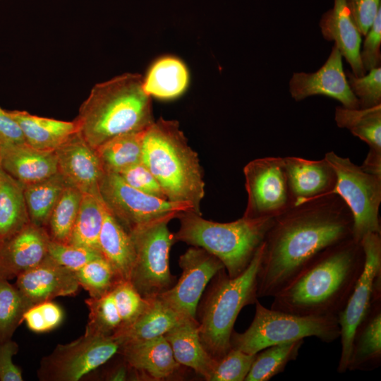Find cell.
<instances>
[{
  "label": "cell",
  "instance_id": "obj_1",
  "mask_svg": "<svg viewBox=\"0 0 381 381\" xmlns=\"http://www.w3.org/2000/svg\"><path fill=\"white\" fill-rule=\"evenodd\" d=\"M352 214L331 193L294 205L274 218L263 242L258 298L273 297L319 253L353 237Z\"/></svg>",
  "mask_w": 381,
  "mask_h": 381
},
{
  "label": "cell",
  "instance_id": "obj_2",
  "mask_svg": "<svg viewBox=\"0 0 381 381\" xmlns=\"http://www.w3.org/2000/svg\"><path fill=\"white\" fill-rule=\"evenodd\" d=\"M365 260L361 243L353 237L327 248L273 296L270 308L337 318L363 272Z\"/></svg>",
  "mask_w": 381,
  "mask_h": 381
},
{
  "label": "cell",
  "instance_id": "obj_3",
  "mask_svg": "<svg viewBox=\"0 0 381 381\" xmlns=\"http://www.w3.org/2000/svg\"><path fill=\"white\" fill-rule=\"evenodd\" d=\"M143 83L140 75L126 73L92 87L75 121L93 149L119 135L144 131L155 121Z\"/></svg>",
  "mask_w": 381,
  "mask_h": 381
},
{
  "label": "cell",
  "instance_id": "obj_4",
  "mask_svg": "<svg viewBox=\"0 0 381 381\" xmlns=\"http://www.w3.org/2000/svg\"><path fill=\"white\" fill-rule=\"evenodd\" d=\"M142 162L169 201L190 204L202 215V169L198 153L189 146L178 121L160 118L146 129Z\"/></svg>",
  "mask_w": 381,
  "mask_h": 381
},
{
  "label": "cell",
  "instance_id": "obj_5",
  "mask_svg": "<svg viewBox=\"0 0 381 381\" xmlns=\"http://www.w3.org/2000/svg\"><path fill=\"white\" fill-rule=\"evenodd\" d=\"M178 219L180 227L174 234L176 241L200 247L217 258L229 277L234 278L246 270L264 242L274 219L245 217L221 223L205 219L190 211Z\"/></svg>",
  "mask_w": 381,
  "mask_h": 381
},
{
  "label": "cell",
  "instance_id": "obj_6",
  "mask_svg": "<svg viewBox=\"0 0 381 381\" xmlns=\"http://www.w3.org/2000/svg\"><path fill=\"white\" fill-rule=\"evenodd\" d=\"M262 253L263 243L241 274L231 278L223 269L214 277L198 323L202 345L216 361L231 348V335L241 309L258 298V274Z\"/></svg>",
  "mask_w": 381,
  "mask_h": 381
},
{
  "label": "cell",
  "instance_id": "obj_7",
  "mask_svg": "<svg viewBox=\"0 0 381 381\" xmlns=\"http://www.w3.org/2000/svg\"><path fill=\"white\" fill-rule=\"evenodd\" d=\"M248 328L242 333L233 330L231 347L254 355L272 345L315 337L331 343L340 337V327L334 317L300 316L267 308L258 300Z\"/></svg>",
  "mask_w": 381,
  "mask_h": 381
},
{
  "label": "cell",
  "instance_id": "obj_8",
  "mask_svg": "<svg viewBox=\"0 0 381 381\" xmlns=\"http://www.w3.org/2000/svg\"><path fill=\"white\" fill-rule=\"evenodd\" d=\"M169 222L161 220L128 231L135 251L130 282L144 298L159 296L174 283L169 253L176 240L169 229Z\"/></svg>",
  "mask_w": 381,
  "mask_h": 381
},
{
  "label": "cell",
  "instance_id": "obj_9",
  "mask_svg": "<svg viewBox=\"0 0 381 381\" xmlns=\"http://www.w3.org/2000/svg\"><path fill=\"white\" fill-rule=\"evenodd\" d=\"M325 158L337 175L333 193L343 199L352 214L353 238L361 242L369 233L381 234V176L364 171L349 158L340 157L334 152H327Z\"/></svg>",
  "mask_w": 381,
  "mask_h": 381
},
{
  "label": "cell",
  "instance_id": "obj_10",
  "mask_svg": "<svg viewBox=\"0 0 381 381\" xmlns=\"http://www.w3.org/2000/svg\"><path fill=\"white\" fill-rule=\"evenodd\" d=\"M104 203L128 231L161 220L171 221L186 212H195L188 203L175 202L140 191L114 173L104 172L99 184Z\"/></svg>",
  "mask_w": 381,
  "mask_h": 381
},
{
  "label": "cell",
  "instance_id": "obj_11",
  "mask_svg": "<svg viewBox=\"0 0 381 381\" xmlns=\"http://www.w3.org/2000/svg\"><path fill=\"white\" fill-rule=\"evenodd\" d=\"M365 265L344 308L337 316L340 327L341 356L337 371L347 370L353 337L373 304L381 300V234L369 233L361 241Z\"/></svg>",
  "mask_w": 381,
  "mask_h": 381
},
{
  "label": "cell",
  "instance_id": "obj_12",
  "mask_svg": "<svg viewBox=\"0 0 381 381\" xmlns=\"http://www.w3.org/2000/svg\"><path fill=\"white\" fill-rule=\"evenodd\" d=\"M120 346L115 337L85 332L70 343L58 344L43 357L37 377L42 381H78L108 361Z\"/></svg>",
  "mask_w": 381,
  "mask_h": 381
},
{
  "label": "cell",
  "instance_id": "obj_13",
  "mask_svg": "<svg viewBox=\"0 0 381 381\" xmlns=\"http://www.w3.org/2000/svg\"><path fill=\"white\" fill-rule=\"evenodd\" d=\"M243 174L248 195L243 217L274 219L295 205L283 157L253 159L244 167Z\"/></svg>",
  "mask_w": 381,
  "mask_h": 381
},
{
  "label": "cell",
  "instance_id": "obj_14",
  "mask_svg": "<svg viewBox=\"0 0 381 381\" xmlns=\"http://www.w3.org/2000/svg\"><path fill=\"white\" fill-rule=\"evenodd\" d=\"M179 265L182 270L179 281L158 296L183 316L196 319L197 307L206 286L225 268L217 258L198 246L182 254Z\"/></svg>",
  "mask_w": 381,
  "mask_h": 381
},
{
  "label": "cell",
  "instance_id": "obj_15",
  "mask_svg": "<svg viewBox=\"0 0 381 381\" xmlns=\"http://www.w3.org/2000/svg\"><path fill=\"white\" fill-rule=\"evenodd\" d=\"M342 56L335 44L324 64L315 72H294L289 83L291 97L296 102L308 97L322 95L339 102L342 107L359 109L343 67Z\"/></svg>",
  "mask_w": 381,
  "mask_h": 381
},
{
  "label": "cell",
  "instance_id": "obj_16",
  "mask_svg": "<svg viewBox=\"0 0 381 381\" xmlns=\"http://www.w3.org/2000/svg\"><path fill=\"white\" fill-rule=\"evenodd\" d=\"M57 171L66 185L82 193L99 195V184L104 174L95 149L77 133L54 151Z\"/></svg>",
  "mask_w": 381,
  "mask_h": 381
},
{
  "label": "cell",
  "instance_id": "obj_17",
  "mask_svg": "<svg viewBox=\"0 0 381 381\" xmlns=\"http://www.w3.org/2000/svg\"><path fill=\"white\" fill-rule=\"evenodd\" d=\"M15 285L30 307L59 296L75 295L80 287L75 272L58 265L48 256L19 274Z\"/></svg>",
  "mask_w": 381,
  "mask_h": 381
},
{
  "label": "cell",
  "instance_id": "obj_18",
  "mask_svg": "<svg viewBox=\"0 0 381 381\" xmlns=\"http://www.w3.org/2000/svg\"><path fill=\"white\" fill-rule=\"evenodd\" d=\"M50 237L44 227L28 224L9 238L0 241V278H16L47 256Z\"/></svg>",
  "mask_w": 381,
  "mask_h": 381
},
{
  "label": "cell",
  "instance_id": "obj_19",
  "mask_svg": "<svg viewBox=\"0 0 381 381\" xmlns=\"http://www.w3.org/2000/svg\"><path fill=\"white\" fill-rule=\"evenodd\" d=\"M283 159L295 205L333 193L337 175L325 157L320 160L296 157Z\"/></svg>",
  "mask_w": 381,
  "mask_h": 381
},
{
  "label": "cell",
  "instance_id": "obj_20",
  "mask_svg": "<svg viewBox=\"0 0 381 381\" xmlns=\"http://www.w3.org/2000/svg\"><path fill=\"white\" fill-rule=\"evenodd\" d=\"M319 27L323 38L337 45L350 65L351 72L356 76L364 75L366 72L360 59L361 35L353 20L346 0H334L333 6L322 15Z\"/></svg>",
  "mask_w": 381,
  "mask_h": 381
},
{
  "label": "cell",
  "instance_id": "obj_21",
  "mask_svg": "<svg viewBox=\"0 0 381 381\" xmlns=\"http://www.w3.org/2000/svg\"><path fill=\"white\" fill-rule=\"evenodd\" d=\"M334 120L339 128L349 130L369 146V152L361 167L381 176V104L365 109L338 106Z\"/></svg>",
  "mask_w": 381,
  "mask_h": 381
},
{
  "label": "cell",
  "instance_id": "obj_22",
  "mask_svg": "<svg viewBox=\"0 0 381 381\" xmlns=\"http://www.w3.org/2000/svg\"><path fill=\"white\" fill-rule=\"evenodd\" d=\"M0 167L23 187L58 173L54 152L38 150L26 143L1 145Z\"/></svg>",
  "mask_w": 381,
  "mask_h": 381
},
{
  "label": "cell",
  "instance_id": "obj_23",
  "mask_svg": "<svg viewBox=\"0 0 381 381\" xmlns=\"http://www.w3.org/2000/svg\"><path fill=\"white\" fill-rule=\"evenodd\" d=\"M119 350L128 367L155 380L167 378L180 366L164 335L129 341L122 344Z\"/></svg>",
  "mask_w": 381,
  "mask_h": 381
},
{
  "label": "cell",
  "instance_id": "obj_24",
  "mask_svg": "<svg viewBox=\"0 0 381 381\" xmlns=\"http://www.w3.org/2000/svg\"><path fill=\"white\" fill-rule=\"evenodd\" d=\"M164 337L171 348L175 360L180 365L192 368L208 380L216 364L214 360L202 345L199 323L196 319L184 318Z\"/></svg>",
  "mask_w": 381,
  "mask_h": 381
},
{
  "label": "cell",
  "instance_id": "obj_25",
  "mask_svg": "<svg viewBox=\"0 0 381 381\" xmlns=\"http://www.w3.org/2000/svg\"><path fill=\"white\" fill-rule=\"evenodd\" d=\"M23 133L25 143L41 151L54 152L75 133V121H65L32 115L25 111H8Z\"/></svg>",
  "mask_w": 381,
  "mask_h": 381
},
{
  "label": "cell",
  "instance_id": "obj_26",
  "mask_svg": "<svg viewBox=\"0 0 381 381\" xmlns=\"http://www.w3.org/2000/svg\"><path fill=\"white\" fill-rule=\"evenodd\" d=\"M98 249L112 266L119 278L130 281L135 259L133 242L129 232L105 204Z\"/></svg>",
  "mask_w": 381,
  "mask_h": 381
},
{
  "label": "cell",
  "instance_id": "obj_27",
  "mask_svg": "<svg viewBox=\"0 0 381 381\" xmlns=\"http://www.w3.org/2000/svg\"><path fill=\"white\" fill-rule=\"evenodd\" d=\"M381 364V300L375 302L354 333L347 370L371 371Z\"/></svg>",
  "mask_w": 381,
  "mask_h": 381
},
{
  "label": "cell",
  "instance_id": "obj_28",
  "mask_svg": "<svg viewBox=\"0 0 381 381\" xmlns=\"http://www.w3.org/2000/svg\"><path fill=\"white\" fill-rule=\"evenodd\" d=\"M146 299L147 304L135 320L114 336L121 346L164 335L186 318L158 296Z\"/></svg>",
  "mask_w": 381,
  "mask_h": 381
},
{
  "label": "cell",
  "instance_id": "obj_29",
  "mask_svg": "<svg viewBox=\"0 0 381 381\" xmlns=\"http://www.w3.org/2000/svg\"><path fill=\"white\" fill-rule=\"evenodd\" d=\"M189 73L179 59L165 56L157 60L143 78V87L150 96L159 99H172L186 90Z\"/></svg>",
  "mask_w": 381,
  "mask_h": 381
},
{
  "label": "cell",
  "instance_id": "obj_30",
  "mask_svg": "<svg viewBox=\"0 0 381 381\" xmlns=\"http://www.w3.org/2000/svg\"><path fill=\"white\" fill-rule=\"evenodd\" d=\"M29 223L23 186L0 167V241Z\"/></svg>",
  "mask_w": 381,
  "mask_h": 381
},
{
  "label": "cell",
  "instance_id": "obj_31",
  "mask_svg": "<svg viewBox=\"0 0 381 381\" xmlns=\"http://www.w3.org/2000/svg\"><path fill=\"white\" fill-rule=\"evenodd\" d=\"M145 131L119 135L95 149L104 172L119 174L142 161Z\"/></svg>",
  "mask_w": 381,
  "mask_h": 381
},
{
  "label": "cell",
  "instance_id": "obj_32",
  "mask_svg": "<svg viewBox=\"0 0 381 381\" xmlns=\"http://www.w3.org/2000/svg\"><path fill=\"white\" fill-rule=\"evenodd\" d=\"M66 186V182L59 173L45 180L24 186V196L30 222L44 228Z\"/></svg>",
  "mask_w": 381,
  "mask_h": 381
},
{
  "label": "cell",
  "instance_id": "obj_33",
  "mask_svg": "<svg viewBox=\"0 0 381 381\" xmlns=\"http://www.w3.org/2000/svg\"><path fill=\"white\" fill-rule=\"evenodd\" d=\"M104 203L100 195L83 193L78 213L68 243L98 249Z\"/></svg>",
  "mask_w": 381,
  "mask_h": 381
},
{
  "label": "cell",
  "instance_id": "obj_34",
  "mask_svg": "<svg viewBox=\"0 0 381 381\" xmlns=\"http://www.w3.org/2000/svg\"><path fill=\"white\" fill-rule=\"evenodd\" d=\"M304 339L268 346L255 355L245 381H267L282 373L298 356Z\"/></svg>",
  "mask_w": 381,
  "mask_h": 381
},
{
  "label": "cell",
  "instance_id": "obj_35",
  "mask_svg": "<svg viewBox=\"0 0 381 381\" xmlns=\"http://www.w3.org/2000/svg\"><path fill=\"white\" fill-rule=\"evenodd\" d=\"M83 193L67 186L61 193L49 217V236L53 241L68 243L75 224Z\"/></svg>",
  "mask_w": 381,
  "mask_h": 381
},
{
  "label": "cell",
  "instance_id": "obj_36",
  "mask_svg": "<svg viewBox=\"0 0 381 381\" xmlns=\"http://www.w3.org/2000/svg\"><path fill=\"white\" fill-rule=\"evenodd\" d=\"M89 309L85 332L114 337L123 328L122 320L111 290L98 298L85 300Z\"/></svg>",
  "mask_w": 381,
  "mask_h": 381
},
{
  "label": "cell",
  "instance_id": "obj_37",
  "mask_svg": "<svg viewBox=\"0 0 381 381\" xmlns=\"http://www.w3.org/2000/svg\"><path fill=\"white\" fill-rule=\"evenodd\" d=\"M30 308L16 285L0 278V342L12 338Z\"/></svg>",
  "mask_w": 381,
  "mask_h": 381
},
{
  "label": "cell",
  "instance_id": "obj_38",
  "mask_svg": "<svg viewBox=\"0 0 381 381\" xmlns=\"http://www.w3.org/2000/svg\"><path fill=\"white\" fill-rule=\"evenodd\" d=\"M81 286L92 298H98L110 291L121 279L110 263L102 256L97 257L75 272Z\"/></svg>",
  "mask_w": 381,
  "mask_h": 381
},
{
  "label": "cell",
  "instance_id": "obj_39",
  "mask_svg": "<svg viewBox=\"0 0 381 381\" xmlns=\"http://www.w3.org/2000/svg\"><path fill=\"white\" fill-rule=\"evenodd\" d=\"M349 86L361 109L381 104V66L374 68L363 76L345 71Z\"/></svg>",
  "mask_w": 381,
  "mask_h": 381
},
{
  "label": "cell",
  "instance_id": "obj_40",
  "mask_svg": "<svg viewBox=\"0 0 381 381\" xmlns=\"http://www.w3.org/2000/svg\"><path fill=\"white\" fill-rule=\"evenodd\" d=\"M255 355L231 348L224 356L217 361L208 380L244 381Z\"/></svg>",
  "mask_w": 381,
  "mask_h": 381
},
{
  "label": "cell",
  "instance_id": "obj_41",
  "mask_svg": "<svg viewBox=\"0 0 381 381\" xmlns=\"http://www.w3.org/2000/svg\"><path fill=\"white\" fill-rule=\"evenodd\" d=\"M101 255L99 250L60 243L51 238L48 243L47 256L58 265L73 272Z\"/></svg>",
  "mask_w": 381,
  "mask_h": 381
},
{
  "label": "cell",
  "instance_id": "obj_42",
  "mask_svg": "<svg viewBox=\"0 0 381 381\" xmlns=\"http://www.w3.org/2000/svg\"><path fill=\"white\" fill-rule=\"evenodd\" d=\"M111 291L122 320V330L135 320L147 301L140 296L130 281L120 280Z\"/></svg>",
  "mask_w": 381,
  "mask_h": 381
},
{
  "label": "cell",
  "instance_id": "obj_43",
  "mask_svg": "<svg viewBox=\"0 0 381 381\" xmlns=\"http://www.w3.org/2000/svg\"><path fill=\"white\" fill-rule=\"evenodd\" d=\"M62 309L52 301L32 306L26 310L23 321L28 327L36 333L49 332L57 327L62 322Z\"/></svg>",
  "mask_w": 381,
  "mask_h": 381
},
{
  "label": "cell",
  "instance_id": "obj_44",
  "mask_svg": "<svg viewBox=\"0 0 381 381\" xmlns=\"http://www.w3.org/2000/svg\"><path fill=\"white\" fill-rule=\"evenodd\" d=\"M117 174L131 187L146 194L168 200L157 180L142 161Z\"/></svg>",
  "mask_w": 381,
  "mask_h": 381
},
{
  "label": "cell",
  "instance_id": "obj_45",
  "mask_svg": "<svg viewBox=\"0 0 381 381\" xmlns=\"http://www.w3.org/2000/svg\"><path fill=\"white\" fill-rule=\"evenodd\" d=\"M381 11L365 36L362 48L360 49L361 64L367 73L370 70L380 66L381 54Z\"/></svg>",
  "mask_w": 381,
  "mask_h": 381
},
{
  "label": "cell",
  "instance_id": "obj_46",
  "mask_svg": "<svg viewBox=\"0 0 381 381\" xmlns=\"http://www.w3.org/2000/svg\"><path fill=\"white\" fill-rule=\"evenodd\" d=\"M350 13L361 36H365L381 11V0H346Z\"/></svg>",
  "mask_w": 381,
  "mask_h": 381
},
{
  "label": "cell",
  "instance_id": "obj_47",
  "mask_svg": "<svg viewBox=\"0 0 381 381\" xmlns=\"http://www.w3.org/2000/svg\"><path fill=\"white\" fill-rule=\"evenodd\" d=\"M18 344L12 339L0 342V380L22 381V371L13 362V356L18 351Z\"/></svg>",
  "mask_w": 381,
  "mask_h": 381
},
{
  "label": "cell",
  "instance_id": "obj_48",
  "mask_svg": "<svg viewBox=\"0 0 381 381\" xmlns=\"http://www.w3.org/2000/svg\"><path fill=\"white\" fill-rule=\"evenodd\" d=\"M20 128L8 111L0 108V144H25ZM27 144V143H26Z\"/></svg>",
  "mask_w": 381,
  "mask_h": 381
},
{
  "label": "cell",
  "instance_id": "obj_49",
  "mask_svg": "<svg viewBox=\"0 0 381 381\" xmlns=\"http://www.w3.org/2000/svg\"><path fill=\"white\" fill-rule=\"evenodd\" d=\"M127 368L126 366H121L116 368L109 377L110 380H126L127 378Z\"/></svg>",
  "mask_w": 381,
  "mask_h": 381
},
{
  "label": "cell",
  "instance_id": "obj_50",
  "mask_svg": "<svg viewBox=\"0 0 381 381\" xmlns=\"http://www.w3.org/2000/svg\"><path fill=\"white\" fill-rule=\"evenodd\" d=\"M0 157H1V144H0Z\"/></svg>",
  "mask_w": 381,
  "mask_h": 381
}]
</instances>
